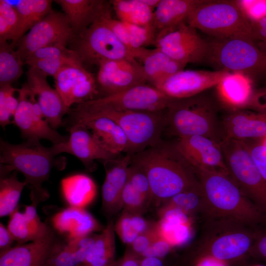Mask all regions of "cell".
Returning <instances> with one entry per match:
<instances>
[{
	"instance_id": "1",
	"label": "cell",
	"mask_w": 266,
	"mask_h": 266,
	"mask_svg": "<svg viewBox=\"0 0 266 266\" xmlns=\"http://www.w3.org/2000/svg\"><path fill=\"white\" fill-rule=\"evenodd\" d=\"M205 220L197 240L173 266H194L205 258L229 265L244 263L249 256L257 230L226 219L209 218Z\"/></svg>"
},
{
	"instance_id": "2",
	"label": "cell",
	"mask_w": 266,
	"mask_h": 266,
	"mask_svg": "<svg viewBox=\"0 0 266 266\" xmlns=\"http://www.w3.org/2000/svg\"><path fill=\"white\" fill-rule=\"evenodd\" d=\"M150 183L153 200L162 203L178 193L200 185L195 171L175 144L159 143L132 155Z\"/></svg>"
},
{
	"instance_id": "3",
	"label": "cell",
	"mask_w": 266,
	"mask_h": 266,
	"mask_svg": "<svg viewBox=\"0 0 266 266\" xmlns=\"http://www.w3.org/2000/svg\"><path fill=\"white\" fill-rule=\"evenodd\" d=\"M156 112L114 110L81 103L69 109L64 120L66 130L100 116L110 118L125 133L129 142L127 153L132 155L162 141L165 127V110Z\"/></svg>"
},
{
	"instance_id": "4",
	"label": "cell",
	"mask_w": 266,
	"mask_h": 266,
	"mask_svg": "<svg viewBox=\"0 0 266 266\" xmlns=\"http://www.w3.org/2000/svg\"><path fill=\"white\" fill-rule=\"evenodd\" d=\"M194 170L203 193L206 210L205 219L231 220L255 230L266 222V214L244 195L229 175Z\"/></svg>"
},
{
	"instance_id": "5",
	"label": "cell",
	"mask_w": 266,
	"mask_h": 266,
	"mask_svg": "<svg viewBox=\"0 0 266 266\" xmlns=\"http://www.w3.org/2000/svg\"><path fill=\"white\" fill-rule=\"evenodd\" d=\"M0 152V168L7 172L16 171L23 174L31 191V203L36 206L49 197L42 184L48 180L52 169L62 170L66 165L65 158H56L50 147L43 146L39 141L13 144L1 140Z\"/></svg>"
},
{
	"instance_id": "6",
	"label": "cell",
	"mask_w": 266,
	"mask_h": 266,
	"mask_svg": "<svg viewBox=\"0 0 266 266\" xmlns=\"http://www.w3.org/2000/svg\"><path fill=\"white\" fill-rule=\"evenodd\" d=\"M219 113L217 101L205 92L172 99L165 109V129L178 138L201 135L221 145L224 137Z\"/></svg>"
},
{
	"instance_id": "7",
	"label": "cell",
	"mask_w": 266,
	"mask_h": 266,
	"mask_svg": "<svg viewBox=\"0 0 266 266\" xmlns=\"http://www.w3.org/2000/svg\"><path fill=\"white\" fill-rule=\"evenodd\" d=\"M206 62L217 70L242 74L254 85L266 81V45L244 37L213 38Z\"/></svg>"
},
{
	"instance_id": "8",
	"label": "cell",
	"mask_w": 266,
	"mask_h": 266,
	"mask_svg": "<svg viewBox=\"0 0 266 266\" xmlns=\"http://www.w3.org/2000/svg\"><path fill=\"white\" fill-rule=\"evenodd\" d=\"M186 23L213 38L257 39L237 0H203L191 13Z\"/></svg>"
},
{
	"instance_id": "9",
	"label": "cell",
	"mask_w": 266,
	"mask_h": 266,
	"mask_svg": "<svg viewBox=\"0 0 266 266\" xmlns=\"http://www.w3.org/2000/svg\"><path fill=\"white\" fill-rule=\"evenodd\" d=\"M230 176L244 195L266 214V181L243 141L226 139L221 144Z\"/></svg>"
},
{
	"instance_id": "10",
	"label": "cell",
	"mask_w": 266,
	"mask_h": 266,
	"mask_svg": "<svg viewBox=\"0 0 266 266\" xmlns=\"http://www.w3.org/2000/svg\"><path fill=\"white\" fill-rule=\"evenodd\" d=\"M102 15L76 37V45L72 50L84 65L99 66L101 62L108 60L135 59L133 53L103 21Z\"/></svg>"
},
{
	"instance_id": "11",
	"label": "cell",
	"mask_w": 266,
	"mask_h": 266,
	"mask_svg": "<svg viewBox=\"0 0 266 266\" xmlns=\"http://www.w3.org/2000/svg\"><path fill=\"white\" fill-rule=\"evenodd\" d=\"M18 92L19 104L12 122L19 129L23 138L31 141L45 139L53 145L68 139V136L60 134L50 126L27 83L18 89Z\"/></svg>"
},
{
	"instance_id": "12",
	"label": "cell",
	"mask_w": 266,
	"mask_h": 266,
	"mask_svg": "<svg viewBox=\"0 0 266 266\" xmlns=\"http://www.w3.org/2000/svg\"><path fill=\"white\" fill-rule=\"evenodd\" d=\"M75 37L66 15L52 10L19 40L16 50L24 61L38 49L54 45L66 46Z\"/></svg>"
},
{
	"instance_id": "13",
	"label": "cell",
	"mask_w": 266,
	"mask_h": 266,
	"mask_svg": "<svg viewBox=\"0 0 266 266\" xmlns=\"http://www.w3.org/2000/svg\"><path fill=\"white\" fill-rule=\"evenodd\" d=\"M155 46L174 60L187 65L206 62L208 41L203 39L197 30L186 22L158 37Z\"/></svg>"
},
{
	"instance_id": "14",
	"label": "cell",
	"mask_w": 266,
	"mask_h": 266,
	"mask_svg": "<svg viewBox=\"0 0 266 266\" xmlns=\"http://www.w3.org/2000/svg\"><path fill=\"white\" fill-rule=\"evenodd\" d=\"M53 78L55 89L69 109L74 104L97 99L99 91L97 80L81 61L66 65Z\"/></svg>"
},
{
	"instance_id": "15",
	"label": "cell",
	"mask_w": 266,
	"mask_h": 266,
	"mask_svg": "<svg viewBox=\"0 0 266 266\" xmlns=\"http://www.w3.org/2000/svg\"><path fill=\"white\" fill-rule=\"evenodd\" d=\"M171 100L157 88L143 84L84 103L120 111L156 112L165 110Z\"/></svg>"
},
{
	"instance_id": "16",
	"label": "cell",
	"mask_w": 266,
	"mask_h": 266,
	"mask_svg": "<svg viewBox=\"0 0 266 266\" xmlns=\"http://www.w3.org/2000/svg\"><path fill=\"white\" fill-rule=\"evenodd\" d=\"M67 131L69 135L66 141L53 145L50 148L55 156L66 153L75 156L82 163L88 172H93L97 168L96 160L103 162L119 156L108 151L84 125L74 126Z\"/></svg>"
},
{
	"instance_id": "17",
	"label": "cell",
	"mask_w": 266,
	"mask_h": 266,
	"mask_svg": "<svg viewBox=\"0 0 266 266\" xmlns=\"http://www.w3.org/2000/svg\"><path fill=\"white\" fill-rule=\"evenodd\" d=\"M97 82L105 96L121 93L146 84L142 66L136 59L108 60L99 65Z\"/></svg>"
},
{
	"instance_id": "18",
	"label": "cell",
	"mask_w": 266,
	"mask_h": 266,
	"mask_svg": "<svg viewBox=\"0 0 266 266\" xmlns=\"http://www.w3.org/2000/svg\"><path fill=\"white\" fill-rule=\"evenodd\" d=\"M230 73L226 70L183 69L155 87L170 99L187 98L216 87Z\"/></svg>"
},
{
	"instance_id": "19",
	"label": "cell",
	"mask_w": 266,
	"mask_h": 266,
	"mask_svg": "<svg viewBox=\"0 0 266 266\" xmlns=\"http://www.w3.org/2000/svg\"><path fill=\"white\" fill-rule=\"evenodd\" d=\"M175 146L194 169L229 175L221 145L201 135L178 138Z\"/></svg>"
},
{
	"instance_id": "20",
	"label": "cell",
	"mask_w": 266,
	"mask_h": 266,
	"mask_svg": "<svg viewBox=\"0 0 266 266\" xmlns=\"http://www.w3.org/2000/svg\"><path fill=\"white\" fill-rule=\"evenodd\" d=\"M132 155L103 162L105 176L102 186L101 209L109 219L123 208L122 192L127 182Z\"/></svg>"
},
{
	"instance_id": "21",
	"label": "cell",
	"mask_w": 266,
	"mask_h": 266,
	"mask_svg": "<svg viewBox=\"0 0 266 266\" xmlns=\"http://www.w3.org/2000/svg\"><path fill=\"white\" fill-rule=\"evenodd\" d=\"M221 123L224 140L266 142V115L247 109L229 110Z\"/></svg>"
},
{
	"instance_id": "22",
	"label": "cell",
	"mask_w": 266,
	"mask_h": 266,
	"mask_svg": "<svg viewBox=\"0 0 266 266\" xmlns=\"http://www.w3.org/2000/svg\"><path fill=\"white\" fill-rule=\"evenodd\" d=\"M27 84L37 97L44 117L54 129L63 125L64 117L69 109L65 105L61 96L48 84L47 76L30 67L27 73Z\"/></svg>"
},
{
	"instance_id": "23",
	"label": "cell",
	"mask_w": 266,
	"mask_h": 266,
	"mask_svg": "<svg viewBox=\"0 0 266 266\" xmlns=\"http://www.w3.org/2000/svg\"><path fill=\"white\" fill-rule=\"evenodd\" d=\"M36 207L31 203L25 206L23 211L17 207L9 215L7 227L18 244L43 240L55 233L49 225L40 220Z\"/></svg>"
},
{
	"instance_id": "24",
	"label": "cell",
	"mask_w": 266,
	"mask_h": 266,
	"mask_svg": "<svg viewBox=\"0 0 266 266\" xmlns=\"http://www.w3.org/2000/svg\"><path fill=\"white\" fill-rule=\"evenodd\" d=\"M61 240L55 233L43 240L18 244L0 254V266H46L49 256Z\"/></svg>"
},
{
	"instance_id": "25",
	"label": "cell",
	"mask_w": 266,
	"mask_h": 266,
	"mask_svg": "<svg viewBox=\"0 0 266 266\" xmlns=\"http://www.w3.org/2000/svg\"><path fill=\"white\" fill-rule=\"evenodd\" d=\"M56 232L71 239L87 236L101 229L94 217L84 208L70 206L62 209L51 218Z\"/></svg>"
},
{
	"instance_id": "26",
	"label": "cell",
	"mask_w": 266,
	"mask_h": 266,
	"mask_svg": "<svg viewBox=\"0 0 266 266\" xmlns=\"http://www.w3.org/2000/svg\"><path fill=\"white\" fill-rule=\"evenodd\" d=\"M134 57L141 62L147 81L155 87L186 66L157 48L135 50Z\"/></svg>"
},
{
	"instance_id": "27",
	"label": "cell",
	"mask_w": 266,
	"mask_h": 266,
	"mask_svg": "<svg viewBox=\"0 0 266 266\" xmlns=\"http://www.w3.org/2000/svg\"><path fill=\"white\" fill-rule=\"evenodd\" d=\"M55 1L61 7L68 19L76 37L111 8V4L101 0Z\"/></svg>"
},
{
	"instance_id": "28",
	"label": "cell",
	"mask_w": 266,
	"mask_h": 266,
	"mask_svg": "<svg viewBox=\"0 0 266 266\" xmlns=\"http://www.w3.org/2000/svg\"><path fill=\"white\" fill-rule=\"evenodd\" d=\"M202 1L161 0L154 11L153 26L156 33V39L186 22L192 11Z\"/></svg>"
},
{
	"instance_id": "29",
	"label": "cell",
	"mask_w": 266,
	"mask_h": 266,
	"mask_svg": "<svg viewBox=\"0 0 266 266\" xmlns=\"http://www.w3.org/2000/svg\"><path fill=\"white\" fill-rule=\"evenodd\" d=\"M245 76L230 72L216 87L220 105L229 110L246 109L254 92Z\"/></svg>"
},
{
	"instance_id": "30",
	"label": "cell",
	"mask_w": 266,
	"mask_h": 266,
	"mask_svg": "<svg viewBox=\"0 0 266 266\" xmlns=\"http://www.w3.org/2000/svg\"><path fill=\"white\" fill-rule=\"evenodd\" d=\"M159 220L156 222L160 236L173 248L186 243L192 232L190 216L174 208H160Z\"/></svg>"
},
{
	"instance_id": "31",
	"label": "cell",
	"mask_w": 266,
	"mask_h": 266,
	"mask_svg": "<svg viewBox=\"0 0 266 266\" xmlns=\"http://www.w3.org/2000/svg\"><path fill=\"white\" fill-rule=\"evenodd\" d=\"M80 125L91 130L101 145L111 153L119 156L123 152H128L129 142L125 133L110 118L98 117Z\"/></svg>"
},
{
	"instance_id": "32",
	"label": "cell",
	"mask_w": 266,
	"mask_h": 266,
	"mask_svg": "<svg viewBox=\"0 0 266 266\" xmlns=\"http://www.w3.org/2000/svg\"><path fill=\"white\" fill-rule=\"evenodd\" d=\"M96 235L61 240L56 245L47 262L46 266H78L84 264L93 246Z\"/></svg>"
},
{
	"instance_id": "33",
	"label": "cell",
	"mask_w": 266,
	"mask_h": 266,
	"mask_svg": "<svg viewBox=\"0 0 266 266\" xmlns=\"http://www.w3.org/2000/svg\"><path fill=\"white\" fill-rule=\"evenodd\" d=\"M62 194L70 206L84 208L95 199L97 188L94 180L82 173L65 177L61 182Z\"/></svg>"
},
{
	"instance_id": "34",
	"label": "cell",
	"mask_w": 266,
	"mask_h": 266,
	"mask_svg": "<svg viewBox=\"0 0 266 266\" xmlns=\"http://www.w3.org/2000/svg\"><path fill=\"white\" fill-rule=\"evenodd\" d=\"M52 0H21L15 6L19 16V26L16 34L10 43L13 47L19 40L39 21L52 10Z\"/></svg>"
},
{
	"instance_id": "35",
	"label": "cell",
	"mask_w": 266,
	"mask_h": 266,
	"mask_svg": "<svg viewBox=\"0 0 266 266\" xmlns=\"http://www.w3.org/2000/svg\"><path fill=\"white\" fill-rule=\"evenodd\" d=\"M114 223L108 219L100 234L96 235L94 243L87 254L84 264L88 266H111L115 259Z\"/></svg>"
},
{
	"instance_id": "36",
	"label": "cell",
	"mask_w": 266,
	"mask_h": 266,
	"mask_svg": "<svg viewBox=\"0 0 266 266\" xmlns=\"http://www.w3.org/2000/svg\"><path fill=\"white\" fill-rule=\"evenodd\" d=\"M109 2L118 20L131 24L153 27L154 10L141 0H112Z\"/></svg>"
},
{
	"instance_id": "37",
	"label": "cell",
	"mask_w": 266,
	"mask_h": 266,
	"mask_svg": "<svg viewBox=\"0 0 266 266\" xmlns=\"http://www.w3.org/2000/svg\"><path fill=\"white\" fill-rule=\"evenodd\" d=\"M161 206L178 209L189 216L200 213L205 219L206 210L200 184L178 193Z\"/></svg>"
},
{
	"instance_id": "38",
	"label": "cell",
	"mask_w": 266,
	"mask_h": 266,
	"mask_svg": "<svg viewBox=\"0 0 266 266\" xmlns=\"http://www.w3.org/2000/svg\"><path fill=\"white\" fill-rule=\"evenodd\" d=\"M0 173V216L10 215L18 207L22 192L26 183L20 181L17 171L10 175Z\"/></svg>"
},
{
	"instance_id": "39",
	"label": "cell",
	"mask_w": 266,
	"mask_h": 266,
	"mask_svg": "<svg viewBox=\"0 0 266 266\" xmlns=\"http://www.w3.org/2000/svg\"><path fill=\"white\" fill-rule=\"evenodd\" d=\"M13 48L8 42L0 44V87L11 85L23 73L24 62Z\"/></svg>"
},
{
	"instance_id": "40",
	"label": "cell",
	"mask_w": 266,
	"mask_h": 266,
	"mask_svg": "<svg viewBox=\"0 0 266 266\" xmlns=\"http://www.w3.org/2000/svg\"><path fill=\"white\" fill-rule=\"evenodd\" d=\"M19 26V16L15 7L7 0H0V44L13 40Z\"/></svg>"
},
{
	"instance_id": "41",
	"label": "cell",
	"mask_w": 266,
	"mask_h": 266,
	"mask_svg": "<svg viewBox=\"0 0 266 266\" xmlns=\"http://www.w3.org/2000/svg\"><path fill=\"white\" fill-rule=\"evenodd\" d=\"M122 199L123 210L139 215H142L146 210L152 202L128 179L122 192Z\"/></svg>"
},
{
	"instance_id": "42",
	"label": "cell",
	"mask_w": 266,
	"mask_h": 266,
	"mask_svg": "<svg viewBox=\"0 0 266 266\" xmlns=\"http://www.w3.org/2000/svg\"><path fill=\"white\" fill-rule=\"evenodd\" d=\"M80 61L76 52L71 49L68 53L61 56L39 60L27 64L44 75L54 77L66 65Z\"/></svg>"
},
{
	"instance_id": "43",
	"label": "cell",
	"mask_w": 266,
	"mask_h": 266,
	"mask_svg": "<svg viewBox=\"0 0 266 266\" xmlns=\"http://www.w3.org/2000/svg\"><path fill=\"white\" fill-rule=\"evenodd\" d=\"M124 23L128 30L130 49L133 54L135 50L145 48L150 44L155 45L156 33L153 27Z\"/></svg>"
},
{
	"instance_id": "44",
	"label": "cell",
	"mask_w": 266,
	"mask_h": 266,
	"mask_svg": "<svg viewBox=\"0 0 266 266\" xmlns=\"http://www.w3.org/2000/svg\"><path fill=\"white\" fill-rule=\"evenodd\" d=\"M18 89L11 85L0 87V125L3 129L13 124L10 118L14 115L19 104L18 98L16 99L14 96Z\"/></svg>"
},
{
	"instance_id": "45",
	"label": "cell",
	"mask_w": 266,
	"mask_h": 266,
	"mask_svg": "<svg viewBox=\"0 0 266 266\" xmlns=\"http://www.w3.org/2000/svg\"><path fill=\"white\" fill-rule=\"evenodd\" d=\"M114 230L120 239L128 245L139 235L134 229L131 213L124 210L114 223Z\"/></svg>"
},
{
	"instance_id": "46",
	"label": "cell",
	"mask_w": 266,
	"mask_h": 266,
	"mask_svg": "<svg viewBox=\"0 0 266 266\" xmlns=\"http://www.w3.org/2000/svg\"><path fill=\"white\" fill-rule=\"evenodd\" d=\"M243 142L254 163L266 181V142L259 140H249Z\"/></svg>"
},
{
	"instance_id": "47",
	"label": "cell",
	"mask_w": 266,
	"mask_h": 266,
	"mask_svg": "<svg viewBox=\"0 0 266 266\" xmlns=\"http://www.w3.org/2000/svg\"><path fill=\"white\" fill-rule=\"evenodd\" d=\"M128 180L146 198L153 200L151 187L146 174L132 162L129 167Z\"/></svg>"
},
{
	"instance_id": "48",
	"label": "cell",
	"mask_w": 266,
	"mask_h": 266,
	"mask_svg": "<svg viewBox=\"0 0 266 266\" xmlns=\"http://www.w3.org/2000/svg\"><path fill=\"white\" fill-rule=\"evenodd\" d=\"M66 46L54 45L36 50L28 56L24 60L25 64L39 60L49 59L65 55L70 52Z\"/></svg>"
},
{
	"instance_id": "49",
	"label": "cell",
	"mask_w": 266,
	"mask_h": 266,
	"mask_svg": "<svg viewBox=\"0 0 266 266\" xmlns=\"http://www.w3.org/2000/svg\"><path fill=\"white\" fill-rule=\"evenodd\" d=\"M159 235L156 223L145 232L139 234L126 249L141 257L143 252L148 248Z\"/></svg>"
},
{
	"instance_id": "50",
	"label": "cell",
	"mask_w": 266,
	"mask_h": 266,
	"mask_svg": "<svg viewBox=\"0 0 266 266\" xmlns=\"http://www.w3.org/2000/svg\"><path fill=\"white\" fill-rule=\"evenodd\" d=\"M237 2L250 22L265 17L266 0H239Z\"/></svg>"
},
{
	"instance_id": "51",
	"label": "cell",
	"mask_w": 266,
	"mask_h": 266,
	"mask_svg": "<svg viewBox=\"0 0 266 266\" xmlns=\"http://www.w3.org/2000/svg\"><path fill=\"white\" fill-rule=\"evenodd\" d=\"M172 248L167 241L159 234L150 246L143 252L141 258L156 257L163 259Z\"/></svg>"
},
{
	"instance_id": "52",
	"label": "cell",
	"mask_w": 266,
	"mask_h": 266,
	"mask_svg": "<svg viewBox=\"0 0 266 266\" xmlns=\"http://www.w3.org/2000/svg\"><path fill=\"white\" fill-rule=\"evenodd\" d=\"M249 256L266 261V230H257Z\"/></svg>"
},
{
	"instance_id": "53",
	"label": "cell",
	"mask_w": 266,
	"mask_h": 266,
	"mask_svg": "<svg viewBox=\"0 0 266 266\" xmlns=\"http://www.w3.org/2000/svg\"><path fill=\"white\" fill-rule=\"evenodd\" d=\"M246 109L266 115V87L254 90Z\"/></svg>"
},
{
	"instance_id": "54",
	"label": "cell",
	"mask_w": 266,
	"mask_h": 266,
	"mask_svg": "<svg viewBox=\"0 0 266 266\" xmlns=\"http://www.w3.org/2000/svg\"><path fill=\"white\" fill-rule=\"evenodd\" d=\"M141 257L128 250L124 255L115 260L111 266H140Z\"/></svg>"
},
{
	"instance_id": "55",
	"label": "cell",
	"mask_w": 266,
	"mask_h": 266,
	"mask_svg": "<svg viewBox=\"0 0 266 266\" xmlns=\"http://www.w3.org/2000/svg\"><path fill=\"white\" fill-rule=\"evenodd\" d=\"M14 239L7 227L0 223V254L12 247Z\"/></svg>"
},
{
	"instance_id": "56",
	"label": "cell",
	"mask_w": 266,
	"mask_h": 266,
	"mask_svg": "<svg viewBox=\"0 0 266 266\" xmlns=\"http://www.w3.org/2000/svg\"><path fill=\"white\" fill-rule=\"evenodd\" d=\"M250 22L256 38L266 45V17Z\"/></svg>"
},
{
	"instance_id": "57",
	"label": "cell",
	"mask_w": 266,
	"mask_h": 266,
	"mask_svg": "<svg viewBox=\"0 0 266 266\" xmlns=\"http://www.w3.org/2000/svg\"><path fill=\"white\" fill-rule=\"evenodd\" d=\"M227 263L212 258H205L198 262L194 266H229Z\"/></svg>"
},
{
	"instance_id": "58",
	"label": "cell",
	"mask_w": 266,
	"mask_h": 266,
	"mask_svg": "<svg viewBox=\"0 0 266 266\" xmlns=\"http://www.w3.org/2000/svg\"><path fill=\"white\" fill-rule=\"evenodd\" d=\"M163 258L156 257H142L140 266H164Z\"/></svg>"
},
{
	"instance_id": "59",
	"label": "cell",
	"mask_w": 266,
	"mask_h": 266,
	"mask_svg": "<svg viewBox=\"0 0 266 266\" xmlns=\"http://www.w3.org/2000/svg\"><path fill=\"white\" fill-rule=\"evenodd\" d=\"M147 6L154 10L157 7L161 0H141Z\"/></svg>"
},
{
	"instance_id": "60",
	"label": "cell",
	"mask_w": 266,
	"mask_h": 266,
	"mask_svg": "<svg viewBox=\"0 0 266 266\" xmlns=\"http://www.w3.org/2000/svg\"><path fill=\"white\" fill-rule=\"evenodd\" d=\"M78 266H88L84 264H80L79 265H78Z\"/></svg>"
},
{
	"instance_id": "61",
	"label": "cell",
	"mask_w": 266,
	"mask_h": 266,
	"mask_svg": "<svg viewBox=\"0 0 266 266\" xmlns=\"http://www.w3.org/2000/svg\"><path fill=\"white\" fill-rule=\"evenodd\" d=\"M266 17V8H265V17Z\"/></svg>"
}]
</instances>
